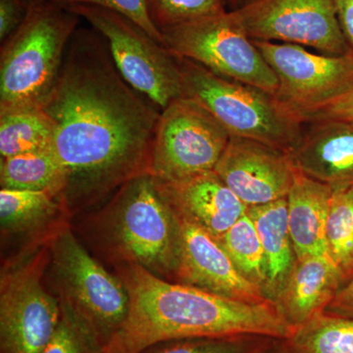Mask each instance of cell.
<instances>
[{
    "label": "cell",
    "mask_w": 353,
    "mask_h": 353,
    "mask_svg": "<svg viewBox=\"0 0 353 353\" xmlns=\"http://www.w3.org/2000/svg\"><path fill=\"white\" fill-rule=\"evenodd\" d=\"M333 188L296 170L287 196L288 215L296 259L328 255L326 222Z\"/></svg>",
    "instance_id": "cell-18"
},
{
    "label": "cell",
    "mask_w": 353,
    "mask_h": 353,
    "mask_svg": "<svg viewBox=\"0 0 353 353\" xmlns=\"http://www.w3.org/2000/svg\"><path fill=\"white\" fill-rule=\"evenodd\" d=\"M176 58L183 97L203 106L231 136L260 141L287 153L296 145L303 123L275 95L216 75L196 62Z\"/></svg>",
    "instance_id": "cell-4"
},
{
    "label": "cell",
    "mask_w": 353,
    "mask_h": 353,
    "mask_svg": "<svg viewBox=\"0 0 353 353\" xmlns=\"http://www.w3.org/2000/svg\"><path fill=\"white\" fill-rule=\"evenodd\" d=\"M51 262L63 299L105 347L126 319L129 296L114 277L65 228L51 241Z\"/></svg>",
    "instance_id": "cell-8"
},
{
    "label": "cell",
    "mask_w": 353,
    "mask_h": 353,
    "mask_svg": "<svg viewBox=\"0 0 353 353\" xmlns=\"http://www.w3.org/2000/svg\"><path fill=\"white\" fill-rule=\"evenodd\" d=\"M263 353H290L284 340H275Z\"/></svg>",
    "instance_id": "cell-34"
},
{
    "label": "cell",
    "mask_w": 353,
    "mask_h": 353,
    "mask_svg": "<svg viewBox=\"0 0 353 353\" xmlns=\"http://www.w3.org/2000/svg\"><path fill=\"white\" fill-rule=\"evenodd\" d=\"M230 138L203 106L180 97L160 113L148 174L174 182L214 171Z\"/></svg>",
    "instance_id": "cell-9"
},
{
    "label": "cell",
    "mask_w": 353,
    "mask_h": 353,
    "mask_svg": "<svg viewBox=\"0 0 353 353\" xmlns=\"http://www.w3.org/2000/svg\"><path fill=\"white\" fill-rule=\"evenodd\" d=\"M50 1L63 7L74 6L101 7V8L122 14L141 26L155 41L164 46L163 36L150 17L148 0H50Z\"/></svg>",
    "instance_id": "cell-29"
},
{
    "label": "cell",
    "mask_w": 353,
    "mask_h": 353,
    "mask_svg": "<svg viewBox=\"0 0 353 353\" xmlns=\"http://www.w3.org/2000/svg\"><path fill=\"white\" fill-rule=\"evenodd\" d=\"M252 41L277 77L276 99L303 123L353 83V51L329 55L297 44Z\"/></svg>",
    "instance_id": "cell-10"
},
{
    "label": "cell",
    "mask_w": 353,
    "mask_h": 353,
    "mask_svg": "<svg viewBox=\"0 0 353 353\" xmlns=\"http://www.w3.org/2000/svg\"><path fill=\"white\" fill-rule=\"evenodd\" d=\"M41 353H104V345L68 301H61V319Z\"/></svg>",
    "instance_id": "cell-26"
},
{
    "label": "cell",
    "mask_w": 353,
    "mask_h": 353,
    "mask_svg": "<svg viewBox=\"0 0 353 353\" xmlns=\"http://www.w3.org/2000/svg\"><path fill=\"white\" fill-rule=\"evenodd\" d=\"M231 11L254 41L297 44L329 55L353 51L341 31L336 0H252Z\"/></svg>",
    "instance_id": "cell-12"
},
{
    "label": "cell",
    "mask_w": 353,
    "mask_h": 353,
    "mask_svg": "<svg viewBox=\"0 0 353 353\" xmlns=\"http://www.w3.org/2000/svg\"><path fill=\"white\" fill-rule=\"evenodd\" d=\"M324 312L353 318V272L347 282L338 290Z\"/></svg>",
    "instance_id": "cell-32"
},
{
    "label": "cell",
    "mask_w": 353,
    "mask_h": 353,
    "mask_svg": "<svg viewBox=\"0 0 353 353\" xmlns=\"http://www.w3.org/2000/svg\"><path fill=\"white\" fill-rule=\"evenodd\" d=\"M180 226V256L176 276L182 284L248 303L271 301L246 279L214 236L176 215Z\"/></svg>",
    "instance_id": "cell-14"
},
{
    "label": "cell",
    "mask_w": 353,
    "mask_h": 353,
    "mask_svg": "<svg viewBox=\"0 0 353 353\" xmlns=\"http://www.w3.org/2000/svg\"><path fill=\"white\" fill-rule=\"evenodd\" d=\"M345 283L343 272L329 255H309L296 259L273 303L296 328L324 312Z\"/></svg>",
    "instance_id": "cell-17"
},
{
    "label": "cell",
    "mask_w": 353,
    "mask_h": 353,
    "mask_svg": "<svg viewBox=\"0 0 353 353\" xmlns=\"http://www.w3.org/2000/svg\"><path fill=\"white\" fill-rule=\"evenodd\" d=\"M113 204L114 238L129 261L157 276L176 275L180 226L155 179L150 174L132 179Z\"/></svg>",
    "instance_id": "cell-5"
},
{
    "label": "cell",
    "mask_w": 353,
    "mask_h": 353,
    "mask_svg": "<svg viewBox=\"0 0 353 353\" xmlns=\"http://www.w3.org/2000/svg\"><path fill=\"white\" fill-rule=\"evenodd\" d=\"M336 6L341 31L353 50V0H336Z\"/></svg>",
    "instance_id": "cell-33"
},
{
    "label": "cell",
    "mask_w": 353,
    "mask_h": 353,
    "mask_svg": "<svg viewBox=\"0 0 353 353\" xmlns=\"http://www.w3.org/2000/svg\"><path fill=\"white\" fill-rule=\"evenodd\" d=\"M62 204V199L50 192L1 189L2 231L13 234L34 231L54 218Z\"/></svg>",
    "instance_id": "cell-22"
},
{
    "label": "cell",
    "mask_w": 353,
    "mask_h": 353,
    "mask_svg": "<svg viewBox=\"0 0 353 353\" xmlns=\"http://www.w3.org/2000/svg\"><path fill=\"white\" fill-rule=\"evenodd\" d=\"M164 46L178 57L230 80L275 95L277 77L231 10L161 31Z\"/></svg>",
    "instance_id": "cell-6"
},
{
    "label": "cell",
    "mask_w": 353,
    "mask_h": 353,
    "mask_svg": "<svg viewBox=\"0 0 353 353\" xmlns=\"http://www.w3.org/2000/svg\"><path fill=\"white\" fill-rule=\"evenodd\" d=\"M108 43L121 76L160 110L183 97L178 58L122 14L90 6L66 7Z\"/></svg>",
    "instance_id": "cell-7"
},
{
    "label": "cell",
    "mask_w": 353,
    "mask_h": 353,
    "mask_svg": "<svg viewBox=\"0 0 353 353\" xmlns=\"http://www.w3.org/2000/svg\"><path fill=\"white\" fill-rule=\"evenodd\" d=\"M326 119L343 121L353 125V83L338 99L311 114L303 123Z\"/></svg>",
    "instance_id": "cell-31"
},
{
    "label": "cell",
    "mask_w": 353,
    "mask_h": 353,
    "mask_svg": "<svg viewBox=\"0 0 353 353\" xmlns=\"http://www.w3.org/2000/svg\"><path fill=\"white\" fill-rule=\"evenodd\" d=\"M296 170L332 188L353 185V125L338 120L304 123L290 152Z\"/></svg>",
    "instance_id": "cell-16"
},
{
    "label": "cell",
    "mask_w": 353,
    "mask_h": 353,
    "mask_svg": "<svg viewBox=\"0 0 353 353\" xmlns=\"http://www.w3.org/2000/svg\"><path fill=\"white\" fill-rule=\"evenodd\" d=\"M256 228L267 264L264 292L274 301L296 261L288 215L287 199L252 206L246 210Z\"/></svg>",
    "instance_id": "cell-19"
},
{
    "label": "cell",
    "mask_w": 353,
    "mask_h": 353,
    "mask_svg": "<svg viewBox=\"0 0 353 353\" xmlns=\"http://www.w3.org/2000/svg\"><path fill=\"white\" fill-rule=\"evenodd\" d=\"M214 172L248 208L287 199L296 175L287 152L234 136Z\"/></svg>",
    "instance_id": "cell-13"
},
{
    "label": "cell",
    "mask_w": 353,
    "mask_h": 353,
    "mask_svg": "<svg viewBox=\"0 0 353 353\" xmlns=\"http://www.w3.org/2000/svg\"><path fill=\"white\" fill-rule=\"evenodd\" d=\"M284 341L290 353H353V318L320 313Z\"/></svg>",
    "instance_id": "cell-23"
},
{
    "label": "cell",
    "mask_w": 353,
    "mask_h": 353,
    "mask_svg": "<svg viewBox=\"0 0 353 353\" xmlns=\"http://www.w3.org/2000/svg\"><path fill=\"white\" fill-rule=\"evenodd\" d=\"M46 252L6 267L0 281L1 353H41L61 319V301L44 289Z\"/></svg>",
    "instance_id": "cell-11"
},
{
    "label": "cell",
    "mask_w": 353,
    "mask_h": 353,
    "mask_svg": "<svg viewBox=\"0 0 353 353\" xmlns=\"http://www.w3.org/2000/svg\"><path fill=\"white\" fill-rule=\"evenodd\" d=\"M226 1L227 7L229 10H236V9L241 8L243 6H245L248 2L252 0H225Z\"/></svg>",
    "instance_id": "cell-35"
},
{
    "label": "cell",
    "mask_w": 353,
    "mask_h": 353,
    "mask_svg": "<svg viewBox=\"0 0 353 353\" xmlns=\"http://www.w3.org/2000/svg\"><path fill=\"white\" fill-rule=\"evenodd\" d=\"M36 1H41V0H29L30 3H31V2H36Z\"/></svg>",
    "instance_id": "cell-36"
},
{
    "label": "cell",
    "mask_w": 353,
    "mask_h": 353,
    "mask_svg": "<svg viewBox=\"0 0 353 353\" xmlns=\"http://www.w3.org/2000/svg\"><path fill=\"white\" fill-rule=\"evenodd\" d=\"M0 183L1 189L48 192L63 201L66 176L55 153L48 148L1 158Z\"/></svg>",
    "instance_id": "cell-20"
},
{
    "label": "cell",
    "mask_w": 353,
    "mask_h": 353,
    "mask_svg": "<svg viewBox=\"0 0 353 353\" xmlns=\"http://www.w3.org/2000/svg\"><path fill=\"white\" fill-rule=\"evenodd\" d=\"M120 279L129 296V310L104 353H141L159 343L192 339L287 340L296 329L273 301L243 303L173 284L132 262L122 267Z\"/></svg>",
    "instance_id": "cell-2"
},
{
    "label": "cell",
    "mask_w": 353,
    "mask_h": 353,
    "mask_svg": "<svg viewBox=\"0 0 353 353\" xmlns=\"http://www.w3.org/2000/svg\"><path fill=\"white\" fill-rule=\"evenodd\" d=\"M217 240L241 273L264 292L268 278L266 259L256 228L248 212Z\"/></svg>",
    "instance_id": "cell-25"
},
{
    "label": "cell",
    "mask_w": 353,
    "mask_h": 353,
    "mask_svg": "<svg viewBox=\"0 0 353 353\" xmlns=\"http://www.w3.org/2000/svg\"><path fill=\"white\" fill-rule=\"evenodd\" d=\"M274 341L256 336L192 339L167 341V345H157L141 353H263Z\"/></svg>",
    "instance_id": "cell-27"
},
{
    "label": "cell",
    "mask_w": 353,
    "mask_h": 353,
    "mask_svg": "<svg viewBox=\"0 0 353 353\" xmlns=\"http://www.w3.org/2000/svg\"><path fill=\"white\" fill-rule=\"evenodd\" d=\"M52 123L41 106L0 112V157L48 150L52 146Z\"/></svg>",
    "instance_id": "cell-21"
},
{
    "label": "cell",
    "mask_w": 353,
    "mask_h": 353,
    "mask_svg": "<svg viewBox=\"0 0 353 353\" xmlns=\"http://www.w3.org/2000/svg\"><path fill=\"white\" fill-rule=\"evenodd\" d=\"M29 0H0V41H6L24 22Z\"/></svg>",
    "instance_id": "cell-30"
},
{
    "label": "cell",
    "mask_w": 353,
    "mask_h": 353,
    "mask_svg": "<svg viewBox=\"0 0 353 353\" xmlns=\"http://www.w3.org/2000/svg\"><path fill=\"white\" fill-rule=\"evenodd\" d=\"M150 17L160 32L229 10L225 0H148ZM162 34V32H161Z\"/></svg>",
    "instance_id": "cell-28"
},
{
    "label": "cell",
    "mask_w": 353,
    "mask_h": 353,
    "mask_svg": "<svg viewBox=\"0 0 353 353\" xmlns=\"http://www.w3.org/2000/svg\"><path fill=\"white\" fill-rule=\"evenodd\" d=\"M80 20L50 0L30 3L23 24L1 43L0 112L41 106L57 81Z\"/></svg>",
    "instance_id": "cell-3"
},
{
    "label": "cell",
    "mask_w": 353,
    "mask_h": 353,
    "mask_svg": "<svg viewBox=\"0 0 353 353\" xmlns=\"http://www.w3.org/2000/svg\"><path fill=\"white\" fill-rule=\"evenodd\" d=\"M41 108L66 176L64 203L97 199L148 174L161 110L121 76L92 28L77 29Z\"/></svg>",
    "instance_id": "cell-1"
},
{
    "label": "cell",
    "mask_w": 353,
    "mask_h": 353,
    "mask_svg": "<svg viewBox=\"0 0 353 353\" xmlns=\"http://www.w3.org/2000/svg\"><path fill=\"white\" fill-rule=\"evenodd\" d=\"M155 181L176 215L194 223L216 239L248 210L214 171L174 182Z\"/></svg>",
    "instance_id": "cell-15"
},
{
    "label": "cell",
    "mask_w": 353,
    "mask_h": 353,
    "mask_svg": "<svg viewBox=\"0 0 353 353\" xmlns=\"http://www.w3.org/2000/svg\"><path fill=\"white\" fill-rule=\"evenodd\" d=\"M325 234L328 255L347 282L353 272V185L333 188Z\"/></svg>",
    "instance_id": "cell-24"
}]
</instances>
